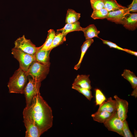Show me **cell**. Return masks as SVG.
<instances>
[{
	"instance_id": "10",
	"label": "cell",
	"mask_w": 137,
	"mask_h": 137,
	"mask_svg": "<svg viewBox=\"0 0 137 137\" xmlns=\"http://www.w3.org/2000/svg\"><path fill=\"white\" fill-rule=\"evenodd\" d=\"M114 97L116 102L117 113L119 118L122 121L126 120L127 117L128 103L126 100L122 99L117 95Z\"/></svg>"
},
{
	"instance_id": "14",
	"label": "cell",
	"mask_w": 137,
	"mask_h": 137,
	"mask_svg": "<svg viewBox=\"0 0 137 137\" xmlns=\"http://www.w3.org/2000/svg\"><path fill=\"white\" fill-rule=\"evenodd\" d=\"M90 75H78L75 79L72 85L79 86L82 88L91 89Z\"/></svg>"
},
{
	"instance_id": "27",
	"label": "cell",
	"mask_w": 137,
	"mask_h": 137,
	"mask_svg": "<svg viewBox=\"0 0 137 137\" xmlns=\"http://www.w3.org/2000/svg\"><path fill=\"white\" fill-rule=\"evenodd\" d=\"M90 1L93 10L104 8V4L103 0H90Z\"/></svg>"
},
{
	"instance_id": "29",
	"label": "cell",
	"mask_w": 137,
	"mask_h": 137,
	"mask_svg": "<svg viewBox=\"0 0 137 137\" xmlns=\"http://www.w3.org/2000/svg\"><path fill=\"white\" fill-rule=\"evenodd\" d=\"M99 38L102 41L103 43L104 44L107 45L110 48H114L118 50L125 51V48H123L118 46L115 43L108 40H104L100 38Z\"/></svg>"
},
{
	"instance_id": "1",
	"label": "cell",
	"mask_w": 137,
	"mask_h": 137,
	"mask_svg": "<svg viewBox=\"0 0 137 137\" xmlns=\"http://www.w3.org/2000/svg\"><path fill=\"white\" fill-rule=\"evenodd\" d=\"M23 114L28 115L32 119L42 134L52 127V109L40 94L33 98L31 105L24 108Z\"/></svg>"
},
{
	"instance_id": "15",
	"label": "cell",
	"mask_w": 137,
	"mask_h": 137,
	"mask_svg": "<svg viewBox=\"0 0 137 137\" xmlns=\"http://www.w3.org/2000/svg\"><path fill=\"white\" fill-rule=\"evenodd\" d=\"M41 46L35 54L36 61L44 64H50L49 54L51 50L41 49Z\"/></svg>"
},
{
	"instance_id": "26",
	"label": "cell",
	"mask_w": 137,
	"mask_h": 137,
	"mask_svg": "<svg viewBox=\"0 0 137 137\" xmlns=\"http://www.w3.org/2000/svg\"><path fill=\"white\" fill-rule=\"evenodd\" d=\"M95 92L96 105L100 106L107 99L100 89H96Z\"/></svg>"
},
{
	"instance_id": "30",
	"label": "cell",
	"mask_w": 137,
	"mask_h": 137,
	"mask_svg": "<svg viewBox=\"0 0 137 137\" xmlns=\"http://www.w3.org/2000/svg\"><path fill=\"white\" fill-rule=\"evenodd\" d=\"M129 12H137V0H133L131 3L127 8Z\"/></svg>"
},
{
	"instance_id": "24",
	"label": "cell",
	"mask_w": 137,
	"mask_h": 137,
	"mask_svg": "<svg viewBox=\"0 0 137 137\" xmlns=\"http://www.w3.org/2000/svg\"><path fill=\"white\" fill-rule=\"evenodd\" d=\"M109 12L104 8L99 10H93L91 17L94 20L106 19L108 16Z\"/></svg>"
},
{
	"instance_id": "7",
	"label": "cell",
	"mask_w": 137,
	"mask_h": 137,
	"mask_svg": "<svg viewBox=\"0 0 137 137\" xmlns=\"http://www.w3.org/2000/svg\"><path fill=\"white\" fill-rule=\"evenodd\" d=\"M109 131L116 132L124 137L123 131V121L118 117L117 111L113 113L111 116L104 123Z\"/></svg>"
},
{
	"instance_id": "17",
	"label": "cell",
	"mask_w": 137,
	"mask_h": 137,
	"mask_svg": "<svg viewBox=\"0 0 137 137\" xmlns=\"http://www.w3.org/2000/svg\"><path fill=\"white\" fill-rule=\"evenodd\" d=\"M82 31L84 32L85 39L94 37L99 38L98 35L100 31L97 29L94 24L90 25L85 28L82 27Z\"/></svg>"
},
{
	"instance_id": "5",
	"label": "cell",
	"mask_w": 137,
	"mask_h": 137,
	"mask_svg": "<svg viewBox=\"0 0 137 137\" xmlns=\"http://www.w3.org/2000/svg\"><path fill=\"white\" fill-rule=\"evenodd\" d=\"M11 53L19 61V68L25 72L32 63L36 61L35 55L27 53L14 47L12 49Z\"/></svg>"
},
{
	"instance_id": "23",
	"label": "cell",
	"mask_w": 137,
	"mask_h": 137,
	"mask_svg": "<svg viewBox=\"0 0 137 137\" xmlns=\"http://www.w3.org/2000/svg\"><path fill=\"white\" fill-rule=\"evenodd\" d=\"M56 33L53 29H50L48 31L47 38L44 43L41 46L42 49L48 50L51 45Z\"/></svg>"
},
{
	"instance_id": "13",
	"label": "cell",
	"mask_w": 137,
	"mask_h": 137,
	"mask_svg": "<svg viewBox=\"0 0 137 137\" xmlns=\"http://www.w3.org/2000/svg\"><path fill=\"white\" fill-rule=\"evenodd\" d=\"M97 111H105L112 113L117 111L116 102L111 97L108 98L99 106Z\"/></svg>"
},
{
	"instance_id": "9",
	"label": "cell",
	"mask_w": 137,
	"mask_h": 137,
	"mask_svg": "<svg viewBox=\"0 0 137 137\" xmlns=\"http://www.w3.org/2000/svg\"><path fill=\"white\" fill-rule=\"evenodd\" d=\"M130 12L128 8L109 12L106 19L116 24L123 25L126 15Z\"/></svg>"
},
{
	"instance_id": "19",
	"label": "cell",
	"mask_w": 137,
	"mask_h": 137,
	"mask_svg": "<svg viewBox=\"0 0 137 137\" xmlns=\"http://www.w3.org/2000/svg\"><path fill=\"white\" fill-rule=\"evenodd\" d=\"M94 41L92 39H86L81 47V54L80 58L78 63L75 66L74 69L77 70L79 68L81 63L83 59L84 56L89 48Z\"/></svg>"
},
{
	"instance_id": "22",
	"label": "cell",
	"mask_w": 137,
	"mask_h": 137,
	"mask_svg": "<svg viewBox=\"0 0 137 137\" xmlns=\"http://www.w3.org/2000/svg\"><path fill=\"white\" fill-rule=\"evenodd\" d=\"M66 35L61 33H56L53 42L48 50H52L53 48L62 44L66 41Z\"/></svg>"
},
{
	"instance_id": "2",
	"label": "cell",
	"mask_w": 137,
	"mask_h": 137,
	"mask_svg": "<svg viewBox=\"0 0 137 137\" xmlns=\"http://www.w3.org/2000/svg\"><path fill=\"white\" fill-rule=\"evenodd\" d=\"M28 79V76L26 72L19 67L10 78L8 84L9 92L23 94Z\"/></svg>"
},
{
	"instance_id": "3",
	"label": "cell",
	"mask_w": 137,
	"mask_h": 137,
	"mask_svg": "<svg viewBox=\"0 0 137 137\" xmlns=\"http://www.w3.org/2000/svg\"><path fill=\"white\" fill-rule=\"evenodd\" d=\"M50 65L36 61L32 63L26 73L33 79L41 82L46 78L48 74Z\"/></svg>"
},
{
	"instance_id": "18",
	"label": "cell",
	"mask_w": 137,
	"mask_h": 137,
	"mask_svg": "<svg viewBox=\"0 0 137 137\" xmlns=\"http://www.w3.org/2000/svg\"><path fill=\"white\" fill-rule=\"evenodd\" d=\"M113 113L105 111H97L92 114L91 116L94 121L104 123L111 116Z\"/></svg>"
},
{
	"instance_id": "28",
	"label": "cell",
	"mask_w": 137,
	"mask_h": 137,
	"mask_svg": "<svg viewBox=\"0 0 137 137\" xmlns=\"http://www.w3.org/2000/svg\"><path fill=\"white\" fill-rule=\"evenodd\" d=\"M123 131L124 137H133V136L130 130L128 124L126 120L123 121Z\"/></svg>"
},
{
	"instance_id": "25",
	"label": "cell",
	"mask_w": 137,
	"mask_h": 137,
	"mask_svg": "<svg viewBox=\"0 0 137 137\" xmlns=\"http://www.w3.org/2000/svg\"><path fill=\"white\" fill-rule=\"evenodd\" d=\"M72 88L83 94L90 101L93 97L90 90L75 85H72Z\"/></svg>"
},
{
	"instance_id": "20",
	"label": "cell",
	"mask_w": 137,
	"mask_h": 137,
	"mask_svg": "<svg viewBox=\"0 0 137 137\" xmlns=\"http://www.w3.org/2000/svg\"><path fill=\"white\" fill-rule=\"evenodd\" d=\"M104 6V8L108 11H112L127 8L118 4L116 0H103Z\"/></svg>"
},
{
	"instance_id": "4",
	"label": "cell",
	"mask_w": 137,
	"mask_h": 137,
	"mask_svg": "<svg viewBox=\"0 0 137 137\" xmlns=\"http://www.w3.org/2000/svg\"><path fill=\"white\" fill-rule=\"evenodd\" d=\"M28 81L23 91L26 99V107L31 104L33 98L38 94H40V88L41 82L36 81L28 76Z\"/></svg>"
},
{
	"instance_id": "31",
	"label": "cell",
	"mask_w": 137,
	"mask_h": 137,
	"mask_svg": "<svg viewBox=\"0 0 137 137\" xmlns=\"http://www.w3.org/2000/svg\"><path fill=\"white\" fill-rule=\"evenodd\" d=\"M125 52L131 55H134L136 57L137 56V52L131 50H130L127 49L125 48Z\"/></svg>"
},
{
	"instance_id": "6",
	"label": "cell",
	"mask_w": 137,
	"mask_h": 137,
	"mask_svg": "<svg viewBox=\"0 0 137 137\" xmlns=\"http://www.w3.org/2000/svg\"><path fill=\"white\" fill-rule=\"evenodd\" d=\"M14 45V48L32 55H35L40 47H36L30 40L27 39L24 35L16 39Z\"/></svg>"
},
{
	"instance_id": "8",
	"label": "cell",
	"mask_w": 137,
	"mask_h": 137,
	"mask_svg": "<svg viewBox=\"0 0 137 137\" xmlns=\"http://www.w3.org/2000/svg\"><path fill=\"white\" fill-rule=\"evenodd\" d=\"M23 115V122L26 129L25 137H40L42 134L32 119L27 115Z\"/></svg>"
},
{
	"instance_id": "16",
	"label": "cell",
	"mask_w": 137,
	"mask_h": 137,
	"mask_svg": "<svg viewBox=\"0 0 137 137\" xmlns=\"http://www.w3.org/2000/svg\"><path fill=\"white\" fill-rule=\"evenodd\" d=\"M82 27L80 25V22L77 21L73 23H66L63 28L57 29L56 33H61L67 35L68 33L72 32L82 31Z\"/></svg>"
},
{
	"instance_id": "12",
	"label": "cell",
	"mask_w": 137,
	"mask_h": 137,
	"mask_svg": "<svg viewBox=\"0 0 137 137\" xmlns=\"http://www.w3.org/2000/svg\"><path fill=\"white\" fill-rule=\"evenodd\" d=\"M126 29L134 30L137 28V13L129 12L126 15L123 24Z\"/></svg>"
},
{
	"instance_id": "11",
	"label": "cell",
	"mask_w": 137,
	"mask_h": 137,
	"mask_svg": "<svg viewBox=\"0 0 137 137\" xmlns=\"http://www.w3.org/2000/svg\"><path fill=\"white\" fill-rule=\"evenodd\" d=\"M121 75L130 82L133 89L131 95L136 98L137 97V77L133 72L127 69L124 70Z\"/></svg>"
},
{
	"instance_id": "21",
	"label": "cell",
	"mask_w": 137,
	"mask_h": 137,
	"mask_svg": "<svg viewBox=\"0 0 137 137\" xmlns=\"http://www.w3.org/2000/svg\"><path fill=\"white\" fill-rule=\"evenodd\" d=\"M80 17V14L77 13L74 10L68 9L66 14L65 22L66 23H71L78 21Z\"/></svg>"
}]
</instances>
